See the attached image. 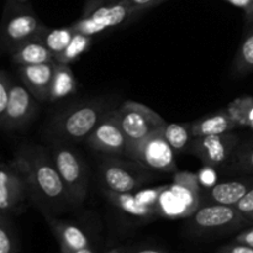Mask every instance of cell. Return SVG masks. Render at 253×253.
<instances>
[{"mask_svg":"<svg viewBox=\"0 0 253 253\" xmlns=\"http://www.w3.org/2000/svg\"><path fill=\"white\" fill-rule=\"evenodd\" d=\"M12 160L24 173L31 202L44 215L74 207L48 148L40 145H21Z\"/></svg>","mask_w":253,"mask_h":253,"instance_id":"obj_1","label":"cell"},{"mask_svg":"<svg viewBox=\"0 0 253 253\" xmlns=\"http://www.w3.org/2000/svg\"><path fill=\"white\" fill-rule=\"evenodd\" d=\"M110 100L94 98L69 105L54 114L46 126L47 137L62 142H84L106 113L114 109Z\"/></svg>","mask_w":253,"mask_h":253,"instance_id":"obj_2","label":"cell"},{"mask_svg":"<svg viewBox=\"0 0 253 253\" xmlns=\"http://www.w3.org/2000/svg\"><path fill=\"white\" fill-rule=\"evenodd\" d=\"M44 26L26 2L7 0L0 21V54H10L20 44L36 37Z\"/></svg>","mask_w":253,"mask_h":253,"instance_id":"obj_3","label":"cell"},{"mask_svg":"<svg viewBox=\"0 0 253 253\" xmlns=\"http://www.w3.org/2000/svg\"><path fill=\"white\" fill-rule=\"evenodd\" d=\"M156 172L130 158L101 155L99 177L103 188L118 193H135L155 180Z\"/></svg>","mask_w":253,"mask_h":253,"instance_id":"obj_4","label":"cell"},{"mask_svg":"<svg viewBox=\"0 0 253 253\" xmlns=\"http://www.w3.org/2000/svg\"><path fill=\"white\" fill-rule=\"evenodd\" d=\"M198 177L189 172H178L173 183L165 185L156 202L158 215L168 217H188L200 207Z\"/></svg>","mask_w":253,"mask_h":253,"instance_id":"obj_5","label":"cell"},{"mask_svg":"<svg viewBox=\"0 0 253 253\" xmlns=\"http://www.w3.org/2000/svg\"><path fill=\"white\" fill-rule=\"evenodd\" d=\"M52 158L74 207L85 202L89 192L88 168L83 158L69 145L62 141H51Z\"/></svg>","mask_w":253,"mask_h":253,"instance_id":"obj_6","label":"cell"},{"mask_svg":"<svg viewBox=\"0 0 253 253\" xmlns=\"http://www.w3.org/2000/svg\"><path fill=\"white\" fill-rule=\"evenodd\" d=\"M140 11L131 7L124 0L109 2H85V9L81 19L69 25L74 32L95 36L111 27L127 22L131 17L137 16Z\"/></svg>","mask_w":253,"mask_h":253,"instance_id":"obj_7","label":"cell"},{"mask_svg":"<svg viewBox=\"0 0 253 253\" xmlns=\"http://www.w3.org/2000/svg\"><path fill=\"white\" fill-rule=\"evenodd\" d=\"M162 130L163 128L155 131L136 142H128L124 157L136 161L153 172H175L177 153L166 140Z\"/></svg>","mask_w":253,"mask_h":253,"instance_id":"obj_8","label":"cell"},{"mask_svg":"<svg viewBox=\"0 0 253 253\" xmlns=\"http://www.w3.org/2000/svg\"><path fill=\"white\" fill-rule=\"evenodd\" d=\"M250 224L249 220L236 207L208 204L200 205L190 216L188 227L197 234H217L229 232Z\"/></svg>","mask_w":253,"mask_h":253,"instance_id":"obj_9","label":"cell"},{"mask_svg":"<svg viewBox=\"0 0 253 253\" xmlns=\"http://www.w3.org/2000/svg\"><path fill=\"white\" fill-rule=\"evenodd\" d=\"M118 118L128 142L147 137L167 125L165 119L137 101H125L118 108Z\"/></svg>","mask_w":253,"mask_h":253,"instance_id":"obj_10","label":"cell"},{"mask_svg":"<svg viewBox=\"0 0 253 253\" xmlns=\"http://www.w3.org/2000/svg\"><path fill=\"white\" fill-rule=\"evenodd\" d=\"M29 200V184L16 162H0V211L6 215L20 214L26 209Z\"/></svg>","mask_w":253,"mask_h":253,"instance_id":"obj_11","label":"cell"},{"mask_svg":"<svg viewBox=\"0 0 253 253\" xmlns=\"http://www.w3.org/2000/svg\"><path fill=\"white\" fill-rule=\"evenodd\" d=\"M240 141V136L234 132L194 137L187 152L197 157L205 167L222 169L231 160Z\"/></svg>","mask_w":253,"mask_h":253,"instance_id":"obj_12","label":"cell"},{"mask_svg":"<svg viewBox=\"0 0 253 253\" xmlns=\"http://www.w3.org/2000/svg\"><path fill=\"white\" fill-rule=\"evenodd\" d=\"M86 146L96 152L105 156H125L127 147V138L118 118V108L111 109L99 121L90 135L84 141Z\"/></svg>","mask_w":253,"mask_h":253,"instance_id":"obj_13","label":"cell"},{"mask_svg":"<svg viewBox=\"0 0 253 253\" xmlns=\"http://www.w3.org/2000/svg\"><path fill=\"white\" fill-rule=\"evenodd\" d=\"M37 99L22 83L12 82L9 101L0 126L5 130L15 131L24 128L36 116Z\"/></svg>","mask_w":253,"mask_h":253,"instance_id":"obj_14","label":"cell"},{"mask_svg":"<svg viewBox=\"0 0 253 253\" xmlns=\"http://www.w3.org/2000/svg\"><path fill=\"white\" fill-rule=\"evenodd\" d=\"M253 188L252 178L217 183L200 193V205L217 204L236 207L237 203Z\"/></svg>","mask_w":253,"mask_h":253,"instance_id":"obj_15","label":"cell"},{"mask_svg":"<svg viewBox=\"0 0 253 253\" xmlns=\"http://www.w3.org/2000/svg\"><path fill=\"white\" fill-rule=\"evenodd\" d=\"M56 62L30 66H17V74L21 83L39 101L49 99L52 79H53Z\"/></svg>","mask_w":253,"mask_h":253,"instance_id":"obj_16","label":"cell"},{"mask_svg":"<svg viewBox=\"0 0 253 253\" xmlns=\"http://www.w3.org/2000/svg\"><path fill=\"white\" fill-rule=\"evenodd\" d=\"M44 217L58 241L62 253H72L85 247H90L89 239L82 231L81 227L72 222L57 219L53 215H44Z\"/></svg>","mask_w":253,"mask_h":253,"instance_id":"obj_17","label":"cell"},{"mask_svg":"<svg viewBox=\"0 0 253 253\" xmlns=\"http://www.w3.org/2000/svg\"><path fill=\"white\" fill-rule=\"evenodd\" d=\"M103 194L114 207L131 216L146 220L158 216L157 209L153 205L141 202L135 193H118L103 188Z\"/></svg>","mask_w":253,"mask_h":253,"instance_id":"obj_18","label":"cell"},{"mask_svg":"<svg viewBox=\"0 0 253 253\" xmlns=\"http://www.w3.org/2000/svg\"><path fill=\"white\" fill-rule=\"evenodd\" d=\"M236 127V123L227 111H217L210 115L203 116L192 123L193 137H205V136L222 135L232 132Z\"/></svg>","mask_w":253,"mask_h":253,"instance_id":"obj_19","label":"cell"},{"mask_svg":"<svg viewBox=\"0 0 253 253\" xmlns=\"http://www.w3.org/2000/svg\"><path fill=\"white\" fill-rule=\"evenodd\" d=\"M12 63L16 66H30V64L48 63L54 61V56L41 41L39 36L20 44L10 53Z\"/></svg>","mask_w":253,"mask_h":253,"instance_id":"obj_20","label":"cell"},{"mask_svg":"<svg viewBox=\"0 0 253 253\" xmlns=\"http://www.w3.org/2000/svg\"><path fill=\"white\" fill-rule=\"evenodd\" d=\"M77 91V81L69 64L57 63L49 89V101H58L73 95Z\"/></svg>","mask_w":253,"mask_h":253,"instance_id":"obj_21","label":"cell"},{"mask_svg":"<svg viewBox=\"0 0 253 253\" xmlns=\"http://www.w3.org/2000/svg\"><path fill=\"white\" fill-rule=\"evenodd\" d=\"M222 169L229 173L253 175V138L240 141L231 160Z\"/></svg>","mask_w":253,"mask_h":253,"instance_id":"obj_22","label":"cell"},{"mask_svg":"<svg viewBox=\"0 0 253 253\" xmlns=\"http://www.w3.org/2000/svg\"><path fill=\"white\" fill-rule=\"evenodd\" d=\"M253 72V24L247 29L241 44L239 47L234 62L232 73L234 76L242 77Z\"/></svg>","mask_w":253,"mask_h":253,"instance_id":"obj_23","label":"cell"},{"mask_svg":"<svg viewBox=\"0 0 253 253\" xmlns=\"http://www.w3.org/2000/svg\"><path fill=\"white\" fill-rule=\"evenodd\" d=\"M73 35L74 31L71 26L61 27V29H49V27L44 26L37 36L46 44L47 48L53 53L54 61H56V57L59 56L66 49Z\"/></svg>","mask_w":253,"mask_h":253,"instance_id":"obj_24","label":"cell"},{"mask_svg":"<svg viewBox=\"0 0 253 253\" xmlns=\"http://www.w3.org/2000/svg\"><path fill=\"white\" fill-rule=\"evenodd\" d=\"M162 132L175 153L187 152L190 142L194 138L192 135V123L167 124Z\"/></svg>","mask_w":253,"mask_h":253,"instance_id":"obj_25","label":"cell"},{"mask_svg":"<svg viewBox=\"0 0 253 253\" xmlns=\"http://www.w3.org/2000/svg\"><path fill=\"white\" fill-rule=\"evenodd\" d=\"M91 39L93 37L88 36V35L81 34V32H74L73 37H72L71 42L66 47V49L59 56L56 57L57 63L71 64L76 62L78 58H81L82 54H84L90 48Z\"/></svg>","mask_w":253,"mask_h":253,"instance_id":"obj_26","label":"cell"},{"mask_svg":"<svg viewBox=\"0 0 253 253\" xmlns=\"http://www.w3.org/2000/svg\"><path fill=\"white\" fill-rule=\"evenodd\" d=\"M0 253H14V241L6 214L0 216Z\"/></svg>","mask_w":253,"mask_h":253,"instance_id":"obj_27","label":"cell"},{"mask_svg":"<svg viewBox=\"0 0 253 253\" xmlns=\"http://www.w3.org/2000/svg\"><path fill=\"white\" fill-rule=\"evenodd\" d=\"M11 83V78L5 72L0 71V123H1L5 110H6Z\"/></svg>","mask_w":253,"mask_h":253,"instance_id":"obj_28","label":"cell"},{"mask_svg":"<svg viewBox=\"0 0 253 253\" xmlns=\"http://www.w3.org/2000/svg\"><path fill=\"white\" fill-rule=\"evenodd\" d=\"M236 209L249 220L250 222H253V188L246 193L244 198L237 203Z\"/></svg>","mask_w":253,"mask_h":253,"instance_id":"obj_29","label":"cell"},{"mask_svg":"<svg viewBox=\"0 0 253 253\" xmlns=\"http://www.w3.org/2000/svg\"><path fill=\"white\" fill-rule=\"evenodd\" d=\"M124 1L130 5L131 7H133L135 10H137V11L142 12L145 10L156 6V5H160L165 0H124Z\"/></svg>","mask_w":253,"mask_h":253,"instance_id":"obj_30","label":"cell"},{"mask_svg":"<svg viewBox=\"0 0 253 253\" xmlns=\"http://www.w3.org/2000/svg\"><path fill=\"white\" fill-rule=\"evenodd\" d=\"M215 253H253V249L250 246H246V245L235 242V244L221 247L219 251Z\"/></svg>","mask_w":253,"mask_h":253,"instance_id":"obj_31","label":"cell"},{"mask_svg":"<svg viewBox=\"0 0 253 253\" xmlns=\"http://www.w3.org/2000/svg\"><path fill=\"white\" fill-rule=\"evenodd\" d=\"M235 242L246 245V246H250L253 249V229L246 230V231L241 232V234L236 237Z\"/></svg>","mask_w":253,"mask_h":253,"instance_id":"obj_32","label":"cell"},{"mask_svg":"<svg viewBox=\"0 0 253 253\" xmlns=\"http://www.w3.org/2000/svg\"><path fill=\"white\" fill-rule=\"evenodd\" d=\"M245 12H246V21L247 24H253V0L250 2L249 6L245 9Z\"/></svg>","mask_w":253,"mask_h":253,"instance_id":"obj_33","label":"cell"},{"mask_svg":"<svg viewBox=\"0 0 253 253\" xmlns=\"http://www.w3.org/2000/svg\"><path fill=\"white\" fill-rule=\"evenodd\" d=\"M226 1L231 2V4L236 5V6L244 7V9H246V7L249 6L250 2H251L252 0H226Z\"/></svg>","mask_w":253,"mask_h":253,"instance_id":"obj_34","label":"cell"},{"mask_svg":"<svg viewBox=\"0 0 253 253\" xmlns=\"http://www.w3.org/2000/svg\"><path fill=\"white\" fill-rule=\"evenodd\" d=\"M135 253H166V252L162 251V250H160V249H153V247H146V249L138 250V251H136Z\"/></svg>","mask_w":253,"mask_h":253,"instance_id":"obj_35","label":"cell"},{"mask_svg":"<svg viewBox=\"0 0 253 253\" xmlns=\"http://www.w3.org/2000/svg\"><path fill=\"white\" fill-rule=\"evenodd\" d=\"M72 253H94L91 251L90 247H85V249H82V250H78V251L76 252H72Z\"/></svg>","mask_w":253,"mask_h":253,"instance_id":"obj_36","label":"cell"},{"mask_svg":"<svg viewBox=\"0 0 253 253\" xmlns=\"http://www.w3.org/2000/svg\"><path fill=\"white\" fill-rule=\"evenodd\" d=\"M109 1H118V0H86L85 2H109Z\"/></svg>","mask_w":253,"mask_h":253,"instance_id":"obj_37","label":"cell"},{"mask_svg":"<svg viewBox=\"0 0 253 253\" xmlns=\"http://www.w3.org/2000/svg\"><path fill=\"white\" fill-rule=\"evenodd\" d=\"M105 253H125V250H123V249H114V250H111V251H108V252H105Z\"/></svg>","mask_w":253,"mask_h":253,"instance_id":"obj_38","label":"cell"},{"mask_svg":"<svg viewBox=\"0 0 253 253\" xmlns=\"http://www.w3.org/2000/svg\"><path fill=\"white\" fill-rule=\"evenodd\" d=\"M16 2H27V0H14Z\"/></svg>","mask_w":253,"mask_h":253,"instance_id":"obj_39","label":"cell"},{"mask_svg":"<svg viewBox=\"0 0 253 253\" xmlns=\"http://www.w3.org/2000/svg\"><path fill=\"white\" fill-rule=\"evenodd\" d=\"M2 214H4V212H1V211H0V216H1V215H2Z\"/></svg>","mask_w":253,"mask_h":253,"instance_id":"obj_40","label":"cell"},{"mask_svg":"<svg viewBox=\"0 0 253 253\" xmlns=\"http://www.w3.org/2000/svg\"><path fill=\"white\" fill-rule=\"evenodd\" d=\"M85 1H86V0H85Z\"/></svg>","mask_w":253,"mask_h":253,"instance_id":"obj_41","label":"cell"}]
</instances>
